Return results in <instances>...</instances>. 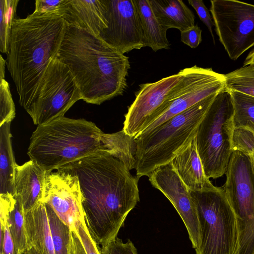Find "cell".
<instances>
[{
	"instance_id": "cell-12",
	"label": "cell",
	"mask_w": 254,
	"mask_h": 254,
	"mask_svg": "<svg viewBox=\"0 0 254 254\" xmlns=\"http://www.w3.org/2000/svg\"><path fill=\"white\" fill-rule=\"evenodd\" d=\"M152 186L162 192L174 206L187 229L193 248L200 243V230L196 209L190 190L170 162L159 167L148 176Z\"/></svg>"
},
{
	"instance_id": "cell-15",
	"label": "cell",
	"mask_w": 254,
	"mask_h": 254,
	"mask_svg": "<svg viewBox=\"0 0 254 254\" xmlns=\"http://www.w3.org/2000/svg\"><path fill=\"white\" fill-rule=\"evenodd\" d=\"M104 0H67L62 17L68 25L99 36L108 26Z\"/></svg>"
},
{
	"instance_id": "cell-7",
	"label": "cell",
	"mask_w": 254,
	"mask_h": 254,
	"mask_svg": "<svg viewBox=\"0 0 254 254\" xmlns=\"http://www.w3.org/2000/svg\"><path fill=\"white\" fill-rule=\"evenodd\" d=\"M190 192L200 230L195 254H234L238 240L237 219L223 188Z\"/></svg>"
},
{
	"instance_id": "cell-37",
	"label": "cell",
	"mask_w": 254,
	"mask_h": 254,
	"mask_svg": "<svg viewBox=\"0 0 254 254\" xmlns=\"http://www.w3.org/2000/svg\"><path fill=\"white\" fill-rule=\"evenodd\" d=\"M6 61L2 56L0 55V80L4 79L5 77V65Z\"/></svg>"
},
{
	"instance_id": "cell-26",
	"label": "cell",
	"mask_w": 254,
	"mask_h": 254,
	"mask_svg": "<svg viewBox=\"0 0 254 254\" xmlns=\"http://www.w3.org/2000/svg\"><path fill=\"white\" fill-rule=\"evenodd\" d=\"M46 204L55 253L67 254L71 229L59 218L48 204Z\"/></svg>"
},
{
	"instance_id": "cell-33",
	"label": "cell",
	"mask_w": 254,
	"mask_h": 254,
	"mask_svg": "<svg viewBox=\"0 0 254 254\" xmlns=\"http://www.w3.org/2000/svg\"><path fill=\"white\" fill-rule=\"evenodd\" d=\"M0 254H16L8 220L0 222Z\"/></svg>"
},
{
	"instance_id": "cell-9",
	"label": "cell",
	"mask_w": 254,
	"mask_h": 254,
	"mask_svg": "<svg viewBox=\"0 0 254 254\" xmlns=\"http://www.w3.org/2000/svg\"><path fill=\"white\" fill-rule=\"evenodd\" d=\"M210 2L216 34L229 58L235 61L254 46V5L235 0Z\"/></svg>"
},
{
	"instance_id": "cell-35",
	"label": "cell",
	"mask_w": 254,
	"mask_h": 254,
	"mask_svg": "<svg viewBox=\"0 0 254 254\" xmlns=\"http://www.w3.org/2000/svg\"><path fill=\"white\" fill-rule=\"evenodd\" d=\"M202 31L197 24L181 32V41L191 48H196L202 41Z\"/></svg>"
},
{
	"instance_id": "cell-14",
	"label": "cell",
	"mask_w": 254,
	"mask_h": 254,
	"mask_svg": "<svg viewBox=\"0 0 254 254\" xmlns=\"http://www.w3.org/2000/svg\"><path fill=\"white\" fill-rule=\"evenodd\" d=\"M42 201L48 204L72 230L77 221L85 218L79 183L75 175L58 171L48 174Z\"/></svg>"
},
{
	"instance_id": "cell-20",
	"label": "cell",
	"mask_w": 254,
	"mask_h": 254,
	"mask_svg": "<svg viewBox=\"0 0 254 254\" xmlns=\"http://www.w3.org/2000/svg\"><path fill=\"white\" fill-rule=\"evenodd\" d=\"M11 123L0 126V195H15L16 166L12 149Z\"/></svg>"
},
{
	"instance_id": "cell-41",
	"label": "cell",
	"mask_w": 254,
	"mask_h": 254,
	"mask_svg": "<svg viewBox=\"0 0 254 254\" xmlns=\"http://www.w3.org/2000/svg\"><path fill=\"white\" fill-rule=\"evenodd\" d=\"M252 155H254V153Z\"/></svg>"
},
{
	"instance_id": "cell-27",
	"label": "cell",
	"mask_w": 254,
	"mask_h": 254,
	"mask_svg": "<svg viewBox=\"0 0 254 254\" xmlns=\"http://www.w3.org/2000/svg\"><path fill=\"white\" fill-rule=\"evenodd\" d=\"M18 0H0V51L7 54Z\"/></svg>"
},
{
	"instance_id": "cell-5",
	"label": "cell",
	"mask_w": 254,
	"mask_h": 254,
	"mask_svg": "<svg viewBox=\"0 0 254 254\" xmlns=\"http://www.w3.org/2000/svg\"><path fill=\"white\" fill-rule=\"evenodd\" d=\"M217 93L203 99L149 132L134 137L137 177L148 176L159 167L170 163L187 146L195 137L198 126Z\"/></svg>"
},
{
	"instance_id": "cell-6",
	"label": "cell",
	"mask_w": 254,
	"mask_h": 254,
	"mask_svg": "<svg viewBox=\"0 0 254 254\" xmlns=\"http://www.w3.org/2000/svg\"><path fill=\"white\" fill-rule=\"evenodd\" d=\"M234 107L230 92H218L200 123L195 136L198 154L207 177L226 173L232 153Z\"/></svg>"
},
{
	"instance_id": "cell-42",
	"label": "cell",
	"mask_w": 254,
	"mask_h": 254,
	"mask_svg": "<svg viewBox=\"0 0 254 254\" xmlns=\"http://www.w3.org/2000/svg\"></svg>"
},
{
	"instance_id": "cell-3",
	"label": "cell",
	"mask_w": 254,
	"mask_h": 254,
	"mask_svg": "<svg viewBox=\"0 0 254 254\" xmlns=\"http://www.w3.org/2000/svg\"><path fill=\"white\" fill-rule=\"evenodd\" d=\"M66 26L62 16L54 14L33 12L13 20L6 63L18 102L25 110L50 62L57 56Z\"/></svg>"
},
{
	"instance_id": "cell-38",
	"label": "cell",
	"mask_w": 254,
	"mask_h": 254,
	"mask_svg": "<svg viewBox=\"0 0 254 254\" xmlns=\"http://www.w3.org/2000/svg\"><path fill=\"white\" fill-rule=\"evenodd\" d=\"M251 64H254V49L248 55L244 62L243 66Z\"/></svg>"
},
{
	"instance_id": "cell-16",
	"label": "cell",
	"mask_w": 254,
	"mask_h": 254,
	"mask_svg": "<svg viewBox=\"0 0 254 254\" xmlns=\"http://www.w3.org/2000/svg\"><path fill=\"white\" fill-rule=\"evenodd\" d=\"M48 173L30 160L16 165L15 174V195L21 199L24 214L42 201Z\"/></svg>"
},
{
	"instance_id": "cell-32",
	"label": "cell",
	"mask_w": 254,
	"mask_h": 254,
	"mask_svg": "<svg viewBox=\"0 0 254 254\" xmlns=\"http://www.w3.org/2000/svg\"><path fill=\"white\" fill-rule=\"evenodd\" d=\"M81 240L87 254H101L100 248L92 238L85 218L77 222L74 229Z\"/></svg>"
},
{
	"instance_id": "cell-4",
	"label": "cell",
	"mask_w": 254,
	"mask_h": 254,
	"mask_svg": "<svg viewBox=\"0 0 254 254\" xmlns=\"http://www.w3.org/2000/svg\"><path fill=\"white\" fill-rule=\"evenodd\" d=\"M103 132L91 121L63 116L37 127L31 136L27 155L49 174L105 150L101 141Z\"/></svg>"
},
{
	"instance_id": "cell-24",
	"label": "cell",
	"mask_w": 254,
	"mask_h": 254,
	"mask_svg": "<svg viewBox=\"0 0 254 254\" xmlns=\"http://www.w3.org/2000/svg\"><path fill=\"white\" fill-rule=\"evenodd\" d=\"M233 104L234 128L242 127L254 132V97L230 91Z\"/></svg>"
},
{
	"instance_id": "cell-40",
	"label": "cell",
	"mask_w": 254,
	"mask_h": 254,
	"mask_svg": "<svg viewBox=\"0 0 254 254\" xmlns=\"http://www.w3.org/2000/svg\"><path fill=\"white\" fill-rule=\"evenodd\" d=\"M249 156H250V157L251 158V162H252V166H253V169H254V155H250Z\"/></svg>"
},
{
	"instance_id": "cell-19",
	"label": "cell",
	"mask_w": 254,
	"mask_h": 254,
	"mask_svg": "<svg viewBox=\"0 0 254 254\" xmlns=\"http://www.w3.org/2000/svg\"><path fill=\"white\" fill-rule=\"evenodd\" d=\"M151 9L166 30L176 28L181 32L194 26L193 12L181 0H149Z\"/></svg>"
},
{
	"instance_id": "cell-1",
	"label": "cell",
	"mask_w": 254,
	"mask_h": 254,
	"mask_svg": "<svg viewBox=\"0 0 254 254\" xmlns=\"http://www.w3.org/2000/svg\"><path fill=\"white\" fill-rule=\"evenodd\" d=\"M56 171L77 177L85 222L96 244L102 246L117 238L127 215L139 200V178L106 150Z\"/></svg>"
},
{
	"instance_id": "cell-10",
	"label": "cell",
	"mask_w": 254,
	"mask_h": 254,
	"mask_svg": "<svg viewBox=\"0 0 254 254\" xmlns=\"http://www.w3.org/2000/svg\"><path fill=\"white\" fill-rule=\"evenodd\" d=\"M222 187L237 219L238 236L254 231V171L250 156L232 153Z\"/></svg>"
},
{
	"instance_id": "cell-36",
	"label": "cell",
	"mask_w": 254,
	"mask_h": 254,
	"mask_svg": "<svg viewBox=\"0 0 254 254\" xmlns=\"http://www.w3.org/2000/svg\"><path fill=\"white\" fill-rule=\"evenodd\" d=\"M67 254H87L81 240L74 230L71 229Z\"/></svg>"
},
{
	"instance_id": "cell-18",
	"label": "cell",
	"mask_w": 254,
	"mask_h": 254,
	"mask_svg": "<svg viewBox=\"0 0 254 254\" xmlns=\"http://www.w3.org/2000/svg\"><path fill=\"white\" fill-rule=\"evenodd\" d=\"M25 227L29 245L40 254H55L46 203L39 201L24 214Z\"/></svg>"
},
{
	"instance_id": "cell-13",
	"label": "cell",
	"mask_w": 254,
	"mask_h": 254,
	"mask_svg": "<svg viewBox=\"0 0 254 254\" xmlns=\"http://www.w3.org/2000/svg\"><path fill=\"white\" fill-rule=\"evenodd\" d=\"M183 76L182 70L152 83L139 85L135 99L125 115L123 130L134 137L153 120L172 88Z\"/></svg>"
},
{
	"instance_id": "cell-21",
	"label": "cell",
	"mask_w": 254,
	"mask_h": 254,
	"mask_svg": "<svg viewBox=\"0 0 254 254\" xmlns=\"http://www.w3.org/2000/svg\"><path fill=\"white\" fill-rule=\"evenodd\" d=\"M143 34L144 46L149 47L154 52L168 49L169 42L167 38V30L158 22L150 6L149 0H135Z\"/></svg>"
},
{
	"instance_id": "cell-17",
	"label": "cell",
	"mask_w": 254,
	"mask_h": 254,
	"mask_svg": "<svg viewBox=\"0 0 254 254\" xmlns=\"http://www.w3.org/2000/svg\"><path fill=\"white\" fill-rule=\"evenodd\" d=\"M171 163L190 190L205 191L216 188L205 174L198 153L195 137Z\"/></svg>"
},
{
	"instance_id": "cell-25",
	"label": "cell",
	"mask_w": 254,
	"mask_h": 254,
	"mask_svg": "<svg viewBox=\"0 0 254 254\" xmlns=\"http://www.w3.org/2000/svg\"><path fill=\"white\" fill-rule=\"evenodd\" d=\"M225 88L254 97V64L243 66L224 74Z\"/></svg>"
},
{
	"instance_id": "cell-34",
	"label": "cell",
	"mask_w": 254,
	"mask_h": 254,
	"mask_svg": "<svg viewBox=\"0 0 254 254\" xmlns=\"http://www.w3.org/2000/svg\"><path fill=\"white\" fill-rule=\"evenodd\" d=\"M189 3L195 9L200 19L207 27L215 44V39L212 32L214 23L208 8L201 0H189Z\"/></svg>"
},
{
	"instance_id": "cell-23",
	"label": "cell",
	"mask_w": 254,
	"mask_h": 254,
	"mask_svg": "<svg viewBox=\"0 0 254 254\" xmlns=\"http://www.w3.org/2000/svg\"><path fill=\"white\" fill-rule=\"evenodd\" d=\"M7 220L16 254H24L31 248L26 233L21 201L16 195L9 197Z\"/></svg>"
},
{
	"instance_id": "cell-22",
	"label": "cell",
	"mask_w": 254,
	"mask_h": 254,
	"mask_svg": "<svg viewBox=\"0 0 254 254\" xmlns=\"http://www.w3.org/2000/svg\"><path fill=\"white\" fill-rule=\"evenodd\" d=\"M101 141L105 150L123 162L129 170L135 167V143L134 137L122 130L117 132H103Z\"/></svg>"
},
{
	"instance_id": "cell-2",
	"label": "cell",
	"mask_w": 254,
	"mask_h": 254,
	"mask_svg": "<svg viewBox=\"0 0 254 254\" xmlns=\"http://www.w3.org/2000/svg\"><path fill=\"white\" fill-rule=\"evenodd\" d=\"M57 57L69 68L87 103L100 105L127 87L128 57L85 29L66 23Z\"/></svg>"
},
{
	"instance_id": "cell-11",
	"label": "cell",
	"mask_w": 254,
	"mask_h": 254,
	"mask_svg": "<svg viewBox=\"0 0 254 254\" xmlns=\"http://www.w3.org/2000/svg\"><path fill=\"white\" fill-rule=\"evenodd\" d=\"M107 27L99 37L125 54L144 47V37L135 0H104Z\"/></svg>"
},
{
	"instance_id": "cell-8",
	"label": "cell",
	"mask_w": 254,
	"mask_h": 254,
	"mask_svg": "<svg viewBox=\"0 0 254 254\" xmlns=\"http://www.w3.org/2000/svg\"><path fill=\"white\" fill-rule=\"evenodd\" d=\"M81 99L69 68L56 57L50 62L26 111L38 126L64 116Z\"/></svg>"
},
{
	"instance_id": "cell-29",
	"label": "cell",
	"mask_w": 254,
	"mask_h": 254,
	"mask_svg": "<svg viewBox=\"0 0 254 254\" xmlns=\"http://www.w3.org/2000/svg\"><path fill=\"white\" fill-rule=\"evenodd\" d=\"M232 149L233 151H238L251 155L254 151V132L245 128H234Z\"/></svg>"
},
{
	"instance_id": "cell-31",
	"label": "cell",
	"mask_w": 254,
	"mask_h": 254,
	"mask_svg": "<svg viewBox=\"0 0 254 254\" xmlns=\"http://www.w3.org/2000/svg\"><path fill=\"white\" fill-rule=\"evenodd\" d=\"M101 254H138L137 249L129 239L126 243L117 237L100 249Z\"/></svg>"
},
{
	"instance_id": "cell-39",
	"label": "cell",
	"mask_w": 254,
	"mask_h": 254,
	"mask_svg": "<svg viewBox=\"0 0 254 254\" xmlns=\"http://www.w3.org/2000/svg\"><path fill=\"white\" fill-rule=\"evenodd\" d=\"M24 254H40L38 251L34 247L25 252Z\"/></svg>"
},
{
	"instance_id": "cell-30",
	"label": "cell",
	"mask_w": 254,
	"mask_h": 254,
	"mask_svg": "<svg viewBox=\"0 0 254 254\" xmlns=\"http://www.w3.org/2000/svg\"><path fill=\"white\" fill-rule=\"evenodd\" d=\"M67 0H36L34 13L63 16Z\"/></svg>"
},
{
	"instance_id": "cell-28",
	"label": "cell",
	"mask_w": 254,
	"mask_h": 254,
	"mask_svg": "<svg viewBox=\"0 0 254 254\" xmlns=\"http://www.w3.org/2000/svg\"><path fill=\"white\" fill-rule=\"evenodd\" d=\"M15 117V108L9 83L5 79L0 80V126L11 123Z\"/></svg>"
}]
</instances>
